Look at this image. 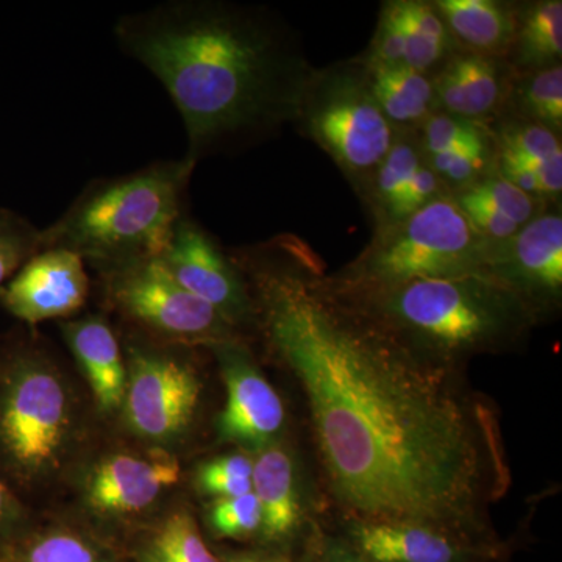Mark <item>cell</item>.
Segmentation results:
<instances>
[{
  "mask_svg": "<svg viewBox=\"0 0 562 562\" xmlns=\"http://www.w3.org/2000/svg\"><path fill=\"white\" fill-rule=\"evenodd\" d=\"M272 353L301 384L333 497L351 520L425 525L469 541L505 484L494 417L452 366L414 350L339 290L303 239L241 257Z\"/></svg>",
  "mask_w": 562,
  "mask_h": 562,
  "instance_id": "obj_1",
  "label": "cell"
},
{
  "mask_svg": "<svg viewBox=\"0 0 562 562\" xmlns=\"http://www.w3.org/2000/svg\"><path fill=\"white\" fill-rule=\"evenodd\" d=\"M114 33L171 95L194 165L297 121L316 70L290 29L254 7L168 2L121 18Z\"/></svg>",
  "mask_w": 562,
  "mask_h": 562,
  "instance_id": "obj_2",
  "label": "cell"
},
{
  "mask_svg": "<svg viewBox=\"0 0 562 562\" xmlns=\"http://www.w3.org/2000/svg\"><path fill=\"white\" fill-rule=\"evenodd\" d=\"M194 162L160 161L88 184L60 220L41 231L43 249H65L110 272L161 258L183 217Z\"/></svg>",
  "mask_w": 562,
  "mask_h": 562,
  "instance_id": "obj_3",
  "label": "cell"
},
{
  "mask_svg": "<svg viewBox=\"0 0 562 562\" xmlns=\"http://www.w3.org/2000/svg\"><path fill=\"white\" fill-rule=\"evenodd\" d=\"M349 295L414 350L447 366L513 346L536 319V310L522 295L480 273L414 280L386 291Z\"/></svg>",
  "mask_w": 562,
  "mask_h": 562,
  "instance_id": "obj_4",
  "label": "cell"
},
{
  "mask_svg": "<svg viewBox=\"0 0 562 562\" xmlns=\"http://www.w3.org/2000/svg\"><path fill=\"white\" fill-rule=\"evenodd\" d=\"M492 243L473 231L452 195L380 228L360 257L330 277L349 294H372L414 280L487 276Z\"/></svg>",
  "mask_w": 562,
  "mask_h": 562,
  "instance_id": "obj_5",
  "label": "cell"
},
{
  "mask_svg": "<svg viewBox=\"0 0 562 562\" xmlns=\"http://www.w3.org/2000/svg\"><path fill=\"white\" fill-rule=\"evenodd\" d=\"M297 122L347 176L369 183L397 138L373 98L364 63L314 70Z\"/></svg>",
  "mask_w": 562,
  "mask_h": 562,
  "instance_id": "obj_6",
  "label": "cell"
},
{
  "mask_svg": "<svg viewBox=\"0 0 562 562\" xmlns=\"http://www.w3.org/2000/svg\"><path fill=\"white\" fill-rule=\"evenodd\" d=\"M69 401L57 373L36 361L11 369L0 392V447L16 468L43 471L61 450Z\"/></svg>",
  "mask_w": 562,
  "mask_h": 562,
  "instance_id": "obj_7",
  "label": "cell"
},
{
  "mask_svg": "<svg viewBox=\"0 0 562 562\" xmlns=\"http://www.w3.org/2000/svg\"><path fill=\"white\" fill-rule=\"evenodd\" d=\"M111 301L133 321L180 341H231L232 325L213 306L183 290L160 258L106 272Z\"/></svg>",
  "mask_w": 562,
  "mask_h": 562,
  "instance_id": "obj_8",
  "label": "cell"
},
{
  "mask_svg": "<svg viewBox=\"0 0 562 562\" xmlns=\"http://www.w3.org/2000/svg\"><path fill=\"white\" fill-rule=\"evenodd\" d=\"M201 397L190 366L160 353L136 351L125 387V416L144 438L169 439L184 430Z\"/></svg>",
  "mask_w": 562,
  "mask_h": 562,
  "instance_id": "obj_9",
  "label": "cell"
},
{
  "mask_svg": "<svg viewBox=\"0 0 562 562\" xmlns=\"http://www.w3.org/2000/svg\"><path fill=\"white\" fill-rule=\"evenodd\" d=\"M160 261L183 290L213 306L232 327L254 314L238 266L188 217H181Z\"/></svg>",
  "mask_w": 562,
  "mask_h": 562,
  "instance_id": "obj_10",
  "label": "cell"
},
{
  "mask_svg": "<svg viewBox=\"0 0 562 562\" xmlns=\"http://www.w3.org/2000/svg\"><path fill=\"white\" fill-rule=\"evenodd\" d=\"M487 276L522 295L532 308L557 301L562 288V217L539 213L512 238L492 243Z\"/></svg>",
  "mask_w": 562,
  "mask_h": 562,
  "instance_id": "obj_11",
  "label": "cell"
},
{
  "mask_svg": "<svg viewBox=\"0 0 562 562\" xmlns=\"http://www.w3.org/2000/svg\"><path fill=\"white\" fill-rule=\"evenodd\" d=\"M90 291L85 261L65 249H41L0 290L3 305L27 324L69 316Z\"/></svg>",
  "mask_w": 562,
  "mask_h": 562,
  "instance_id": "obj_12",
  "label": "cell"
},
{
  "mask_svg": "<svg viewBox=\"0 0 562 562\" xmlns=\"http://www.w3.org/2000/svg\"><path fill=\"white\" fill-rule=\"evenodd\" d=\"M216 346L227 387V402L220 417L221 435L250 449H266L283 428V402L232 339Z\"/></svg>",
  "mask_w": 562,
  "mask_h": 562,
  "instance_id": "obj_13",
  "label": "cell"
},
{
  "mask_svg": "<svg viewBox=\"0 0 562 562\" xmlns=\"http://www.w3.org/2000/svg\"><path fill=\"white\" fill-rule=\"evenodd\" d=\"M349 546L369 562H487L495 543L469 541L450 532L405 522H351Z\"/></svg>",
  "mask_w": 562,
  "mask_h": 562,
  "instance_id": "obj_14",
  "label": "cell"
},
{
  "mask_svg": "<svg viewBox=\"0 0 562 562\" xmlns=\"http://www.w3.org/2000/svg\"><path fill=\"white\" fill-rule=\"evenodd\" d=\"M180 479L179 462L169 458L116 454L103 461L90 480V501L106 514L138 513Z\"/></svg>",
  "mask_w": 562,
  "mask_h": 562,
  "instance_id": "obj_15",
  "label": "cell"
},
{
  "mask_svg": "<svg viewBox=\"0 0 562 562\" xmlns=\"http://www.w3.org/2000/svg\"><path fill=\"white\" fill-rule=\"evenodd\" d=\"M436 101L446 113L475 122L490 116L506 95L501 63L483 55H453L432 80Z\"/></svg>",
  "mask_w": 562,
  "mask_h": 562,
  "instance_id": "obj_16",
  "label": "cell"
},
{
  "mask_svg": "<svg viewBox=\"0 0 562 562\" xmlns=\"http://www.w3.org/2000/svg\"><path fill=\"white\" fill-rule=\"evenodd\" d=\"M63 330L99 406L103 412L121 408L127 387V373L120 342L110 325L99 317H87L70 322Z\"/></svg>",
  "mask_w": 562,
  "mask_h": 562,
  "instance_id": "obj_17",
  "label": "cell"
},
{
  "mask_svg": "<svg viewBox=\"0 0 562 562\" xmlns=\"http://www.w3.org/2000/svg\"><path fill=\"white\" fill-rule=\"evenodd\" d=\"M251 492L261 509L266 538L291 536L301 522V498L291 454L281 447H266L254 461Z\"/></svg>",
  "mask_w": 562,
  "mask_h": 562,
  "instance_id": "obj_18",
  "label": "cell"
},
{
  "mask_svg": "<svg viewBox=\"0 0 562 562\" xmlns=\"http://www.w3.org/2000/svg\"><path fill=\"white\" fill-rule=\"evenodd\" d=\"M432 5L450 35L472 54L497 60L512 50L517 16L508 5L492 0H439Z\"/></svg>",
  "mask_w": 562,
  "mask_h": 562,
  "instance_id": "obj_19",
  "label": "cell"
},
{
  "mask_svg": "<svg viewBox=\"0 0 562 562\" xmlns=\"http://www.w3.org/2000/svg\"><path fill=\"white\" fill-rule=\"evenodd\" d=\"M373 98L391 125L424 124L435 114V87L427 74L406 65L368 66Z\"/></svg>",
  "mask_w": 562,
  "mask_h": 562,
  "instance_id": "obj_20",
  "label": "cell"
},
{
  "mask_svg": "<svg viewBox=\"0 0 562 562\" xmlns=\"http://www.w3.org/2000/svg\"><path fill=\"white\" fill-rule=\"evenodd\" d=\"M514 66L532 72L560 65L562 57V2L541 0L517 20L512 50Z\"/></svg>",
  "mask_w": 562,
  "mask_h": 562,
  "instance_id": "obj_21",
  "label": "cell"
},
{
  "mask_svg": "<svg viewBox=\"0 0 562 562\" xmlns=\"http://www.w3.org/2000/svg\"><path fill=\"white\" fill-rule=\"evenodd\" d=\"M513 92L517 109L530 122L541 124L554 133L562 128V68L524 72Z\"/></svg>",
  "mask_w": 562,
  "mask_h": 562,
  "instance_id": "obj_22",
  "label": "cell"
},
{
  "mask_svg": "<svg viewBox=\"0 0 562 562\" xmlns=\"http://www.w3.org/2000/svg\"><path fill=\"white\" fill-rule=\"evenodd\" d=\"M424 157L420 140L409 135L395 138L391 150L387 151L369 183V198L379 214L380 222L390 209L394 195L405 187L406 181L412 179L413 173L424 161Z\"/></svg>",
  "mask_w": 562,
  "mask_h": 562,
  "instance_id": "obj_23",
  "label": "cell"
},
{
  "mask_svg": "<svg viewBox=\"0 0 562 562\" xmlns=\"http://www.w3.org/2000/svg\"><path fill=\"white\" fill-rule=\"evenodd\" d=\"M149 562H220L188 514H173L157 532Z\"/></svg>",
  "mask_w": 562,
  "mask_h": 562,
  "instance_id": "obj_24",
  "label": "cell"
},
{
  "mask_svg": "<svg viewBox=\"0 0 562 562\" xmlns=\"http://www.w3.org/2000/svg\"><path fill=\"white\" fill-rule=\"evenodd\" d=\"M41 249L38 228L13 211L0 210V290Z\"/></svg>",
  "mask_w": 562,
  "mask_h": 562,
  "instance_id": "obj_25",
  "label": "cell"
},
{
  "mask_svg": "<svg viewBox=\"0 0 562 562\" xmlns=\"http://www.w3.org/2000/svg\"><path fill=\"white\" fill-rule=\"evenodd\" d=\"M461 191H468L473 198L487 203L491 209L516 222L519 227L539 214L538 199L531 198L527 192L514 187L498 173L483 176L482 179Z\"/></svg>",
  "mask_w": 562,
  "mask_h": 562,
  "instance_id": "obj_26",
  "label": "cell"
},
{
  "mask_svg": "<svg viewBox=\"0 0 562 562\" xmlns=\"http://www.w3.org/2000/svg\"><path fill=\"white\" fill-rule=\"evenodd\" d=\"M254 461L241 453L206 462L199 471V486L217 501L241 497L251 492Z\"/></svg>",
  "mask_w": 562,
  "mask_h": 562,
  "instance_id": "obj_27",
  "label": "cell"
},
{
  "mask_svg": "<svg viewBox=\"0 0 562 562\" xmlns=\"http://www.w3.org/2000/svg\"><path fill=\"white\" fill-rule=\"evenodd\" d=\"M487 140L428 157V165L443 187L461 191L482 179L487 166Z\"/></svg>",
  "mask_w": 562,
  "mask_h": 562,
  "instance_id": "obj_28",
  "label": "cell"
},
{
  "mask_svg": "<svg viewBox=\"0 0 562 562\" xmlns=\"http://www.w3.org/2000/svg\"><path fill=\"white\" fill-rule=\"evenodd\" d=\"M483 140H486V136L476 122L462 120L449 113H435L424 122L420 144L425 157H431Z\"/></svg>",
  "mask_w": 562,
  "mask_h": 562,
  "instance_id": "obj_29",
  "label": "cell"
},
{
  "mask_svg": "<svg viewBox=\"0 0 562 562\" xmlns=\"http://www.w3.org/2000/svg\"><path fill=\"white\" fill-rule=\"evenodd\" d=\"M501 149L531 161H549L562 157L557 133L536 122H513L503 125Z\"/></svg>",
  "mask_w": 562,
  "mask_h": 562,
  "instance_id": "obj_30",
  "label": "cell"
},
{
  "mask_svg": "<svg viewBox=\"0 0 562 562\" xmlns=\"http://www.w3.org/2000/svg\"><path fill=\"white\" fill-rule=\"evenodd\" d=\"M443 184L432 171L427 161H422L419 168L413 173L412 179L406 181L397 194L392 199L390 209L384 214L383 221L380 222V228L386 225L395 224V222L405 221L425 205L435 201V199L443 195Z\"/></svg>",
  "mask_w": 562,
  "mask_h": 562,
  "instance_id": "obj_31",
  "label": "cell"
},
{
  "mask_svg": "<svg viewBox=\"0 0 562 562\" xmlns=\"http://www.w3.org/2000/svg\"><path fill=\"white\" fill-rule=\"evenodd\" d=\"M210 519L214 531L224 538H247L261 530V509L254 492L217 501Z\"/></svg>",
  "mask_w": 562,
  "mask_h": 562,
  "instance_id": "obj_32",
  "label": "cell"
},
{
  "mask_svg": "<svg viewBox=\"0 0 562 562\" xmlns=\"http://www.w3.org/2000/svg\"><path fill=\"white\" fill-rule=\"evenodd\" d=\"M457 194V192H454ZM453 201L458 209L462 211L465 220L472 225L473 231L482 235L484 239L491 243H501L512 238L519 231V225L508 217L503 216L487 203L473 198L468 191H458L453 195Z\"/></svg>",
  "mask_w": 562,
  "mask_h": 562,
  "instance_id": "obj_33",
  "label": "cell"
},
{
  "mask_svg": "<svg viewBox=\"0 0 562 562\" xmlns=\"http://www.w3.org/2000/svg\"><path fill=\"white\" fill-rule=\"evenodd\" d=\"M364 65H405V43H403L401 18H398L395 2L384 5L382 16H380L379 31L375 33L371 52H369Z\"/></svg>",
  "mask_w": 562,
  "mask_h": 562,
  "instance_id": "obj_34",
  "label": "cell"
},
{
  "mask_svg": "<svg viewBox=\"0 0 562 562\" xmlns=\"http://www.w3.org/2000/svg\"><path fill=\"white\" fill-rule=\"evenodd\" d=\"M27 562H95V557L76 536L52 535L33 546Z\"/></svg>",
  "mask_w": 562,
  "mask_h": 562,
  "instance_id": "obj_35",
  "label": "cell"
},
{
  "mask_svg": "<svg viewBox=\"0 0 562 562\" xmlns=\"http://www.w3.org/2000/svg\"><path fill=\"white\" fill-rule=\"evenodd\" d=\"M319 562H369L355 552L350 546H331L322 554Z\"/></svg>",
  "mask_w": 562,
  "mask_h": 562,
  "instance_id": "obj_36",
  "label": "cell"
},
{
  "mask_svg": "<svg viewBox=\"0 0 562 562\" xmlns=\"http://www.w3.org/2000/svg\"><path fill=\"white\" fill-rule=\"evenodd\" d=\"M11 513V498L9 491L0 482V524L5 522L9 519Z\"/></svg>",
  "mask_w": 562,
  "mask_h": 562,
  "instance_id": "obj_37",
  "label": "cell"
},
{
  "mask_svg": "<svg viewBox=\"0 0 562 562\" xmlns=\"http://www.w3.org/2000/svg\"><path fill=\"white\" fill-rule=\"evenodd\" d=\"M228 562H284V561L271 560V558L247 557V554H244V557L232 558V560Z\"/></svg>",
  "mask_w": 562,
  "mask_h": 562,
  "instance_id": "obj_38",
  "label": "cell"
}]
</instances>
